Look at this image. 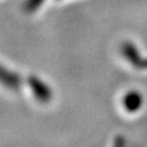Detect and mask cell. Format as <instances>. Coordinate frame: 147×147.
<instances>
[{"label":"cell","instance_id":"6da1fadb","mask_svg":"<svg viewBox=\"0 0 147 147\" xmlns=\"http://www.w3.org/2000/svg\"><path fill=\"white\" fill-rule=\"evenodd\" d=\"M122 55L124 56V58L136 68H147V58H144L140 56V52L138 51V49L130 42H123L122 47Z\"/></svg>","mask_w":147,"mask_h":147},{"label":"cell","instance_id":"7a4b0ae2","mask_svg":"<svg viewBox=\"0 0 147 147\" xmlns=\"http://www.w3.org/2000/svg\"><path fill=\"white\" fill-rule=\"evenodd\" d=\"M28 85L32 90V94L41 103H49L52 98V92L48 85H45L41 79L35 76L28 78Z\"/></svg>","mask_w":147,"mask_h":147},{"label":"cell","instance_id":"3957f363","mask_svg":"<svg viewBox=\"0 0 147 147\" xmlns=\"http://www.w3.org/2000/svg\"><path fill=\"white\" fill-rule=\"evenodd\" d=\"M0 84L11 89H19L22 84V80L16 73L0 65Z\"/></svg>","mask_w":147,"mask_h":147},{"label":"cell","instance_id":"277c9868","mask_svg":"<svg viewBox=\"0 0 147 147\" xmlns=\"http://www.w3.org/2000/svg\"><path fill=\"white\" fill-rule=\"evenodd\" d=\"M141 104H142V96L138 92L132 90L123 97V105H124L125 110L129 113L138 111Z\"/></svg>","mask_w":147,"mask_h":147},{"label":"cell","instance_id":"5b68a950","mask_svg":"<svg viewBox=\"0 0 147 147\" xmlns=\"http://www.w3.org/2000/svg\"><path fill=\"white\" fill-rule=\"evenodd\" d=\"M43 3H44V0H27V3H26V11H28V12L37 11Z\"/></svg>","mask_w":147,"mask_h":147},{"label":"cell","instance_id":"8992f818","mask_svg":"<svg viewBox=\"0 0 147 147\" xmlns=\"http://www.w3.org/2000/svg\"><path fill=\"white\" fill-rule=\"evenodd\" d=\"M121 138H122V137H118V139H116V141H115V142H116L117 145H123V144L125 142V141H124L123 139H121Z\"/></svg>","mask_w":147,"mask_h":147}]
</instances>
